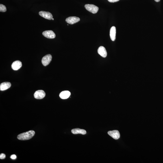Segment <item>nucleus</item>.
Here are the masks:
<instances>
[{"mask_svg":"<svg viewBox=\"0 0 163 163\" xmlns=\"http://www.w3.org/2000/svg\"><path fill=\"white\" fill-rule=\"evenodd\" d=\"M10 158L13 160L16 159V156L15 155H13L11 156Z\"/></svg>","mask_w":163,"mask_h":163,"instance_id":"17","label":"nucleus"},{"mask_svg":"<svg viewBox=\"0 0 163 163\" xmlns=\"http://www.w3.org/2000/svg\"><path fill=\"white\" fill-rule=\"evenodd\" d=\"M39 14L40 16L47 20H51L53 18L52 15L50 12L41 11Z\"/></svg>","mask_w":163,"mask_h":163,"instance_id":"6","label":"nucleus"},{"mask_svg":"<svg viewBox=\"0 0 163 163\" xmlns=\"http://www.w3.org/2000/svg\"><path fill=\"white\" fill-rule=\"evenodd\" d=\"M5 157H6V156L4 153H1L0 155V159H4L5 158Z\"/></svg>","mask_w":163,"mask_h":163,"instance_id":"16","label":"nucleus"},{"mask_svg":"<svg viewBox=\"0 0 163 163\" xmlns=\"http://www.w3.org/2000/svg\"><path fill=\"white\" fill-rule=\"evenodd\" d=\"M80 19L79 17L75 16H71L68 18L66 20V21L70 24H75L80 21Z\"/></svg>","mask_w":163,"mask_h":163,"instance_id":"5","label":"nucleus"},{"mask_svg":"<svg viewBox=\"0 0 163 163\" xmlns=\"http://www.w3.org/2000/svg\"><path fill=\"white\" fill-rule=\"evenodd\" d=\"M85 7L87 10L93 14H95L98 12L99 8L93 4H87L85 5Z\"/></svg>","mask_w":163,"mask_h":163,"instance_id":"2","label":"nucleus"},{"mask_svg":"<svg viewBox=\"0 0 163 163\" xmlns=\"http://www.w3.org/2000/svg\"><path fill=\"white\" fill-rule=\"evenodd\" d=\"M44 36L49 39H53L55 38L56 35L51 30L46 31L42 33Z\"/></svg>","mask_w":163,"mask_h":163,"instance_id":"7","label":"nucleus"},{"mask_svg":"<svg viewBox=\"0 0 163 163\" xmlns=\"http://www.w3.org/2000/svg\"><path fill=\"white\" fill-rule=\"evenodd\" d=\"M52 57L51 55L48 54L44 56L42 59V63L44 66H46L48 65L51 61Z\"/></svg>","mask_w":163,"mask_h":163,"instance_id":"3","label":"nucleus"},{"mask_svg":"<svg viewBox=\"0 0 163 163\" xmlns=\"http://www.w3.org/2000/svg\"><path fill=\"white\" fill-rule=\"evenodd\" d=\"M98 52L100 55L104 58L107 56V52L106 49L103 46H101L98 48Z\"/></svg>","mask_w":163,"mask_h":163,"instance_id":"10","label":"nucleus"},{"mask_svg":"<svg viewBox=\"0 0 163 163\" xmlns=\"http://www.w3.org/2000/svg\"><path fill=\"white\" fill-rule=\"evenodd\" d=\"M71 132L74 134H81L83 135H85L87 133V132L85 130L79 128H76L72 129L71 130Z\"/></svg>","mask_w":163,"mask_h":163,"instance_id":"14","label":"nucleus"},{"mask_svg":"<svg viewBox=\"0 0 163 163\" xmlns=\"http://www.w3.org/2000/svg\"><path fill=\"white\" fill-rule=\"evenodd\" d=\"M52 20H54V19H53H53H52Z\"/></svg>","mask_w":163,"mask_h":163,"instance_id":"20","label":"nucleus"},{"mask_svg":"<svg viewBox=\"0 0 163 163\" xmlns=\"http://www.w3.org/2000/svg\"><path fill=\"white\" fill-rule=\"evenodd\" d=\"M35 131L31 130L28 132L23 133L18 136L17 138L19 140H25L31 139L35 135Z\"/></svg>","mask_w":163,"mask_h":163,"instance_id":"1","label":"nucleus"},{"mask_svg":"<svg viewBox=\"0 0 163 163\" xmlns=\"http://www.w3.org/2000/svg\"><path fill=\"white\" fill-rule=\"evenodd\" d=\"M46 96V93L42 90H38L34 94V96L37 99H43Z\"/></svg>","mask_w":163,"mask_h":163,"instance_id":"4","label":"nucleus"},{"mask_svg":"<svg viewBox=\"0 0 163 163\" xmlns=\"http://www.w3.org/2000/svg\"><path fill=\"white\" fill-rule=\"evenodd\" d=\"M108 134L112 137L115 140H117L120 138V134L117 130L109 131Z\"/></svg>","mask_w":163,"mask_h":163,"instance_id":"8","label":"nucleus"},{"mask_svg":"<svg viewBox=\"0 0 163 163\" xmlns=\"http://www.w3.org/2000/svg\"><path fill=\"white\" fill-rule=\"evenodd\" d=\"M109 2H118L119 0H108Z\"/></svg>","mask_w":163,"mask_h":163,"instance_id":"18","label":"nucleus"},{"mask_svg":"<svg viewBox=\"0 0 163 163\" xmlns=\"http://www.w3.org/2000/svg\"><path fill=\"white\" fill-rule=\"evenodd\" d=\"M6 11V8L4 5L0 4V12H5Z\"/></svg>","mask_w":163,"mask_h":163,"instance_id":"15","label":"nucleus"},{"mask_svg":"<svg viewBox=\"0 0 163 163\" xmlns=\"http://www.w3.org/2000/svg\"><path fill=\"white\" fill-rule=\"evenodd\" d=\"M71 93L69 91H64L60 93L59 96L62 99H66L69 98L70 96Z\"/></svg>","mask_w":163,"mask_h":163,"instance_id":"13","label":"nucleus"},{"mask_svg":"<svg viewBox=\"0 0 163 163\" xmlns=\"http://www.w3.org/2000/svg\"><path fill=\"white\" fill-rule=\"evenodd\" d=\"M11 84L10 82H5L1 83L0 85V90L1 91H4L10 88Z\"/></svg>","mask_w":163,"mask_h":163,"instance_id":"11","label":"nucleus"},{"mask_svg":"<svg viewBox=\"0 0 163 163\" xmlns=\"http://www.w3.org/2000/svg\"><path fill=\"white\" fill-rule=\"evenodd\" d=\"M21 62L19 61H16L14 62L12 64V69L15 70H17L20 69L22 66Z\"/></svg>","mask_w":163,"mask_h":163,"instance_id":"9","label":"nucleus"},{"mask_svg":"<svg viewBox=\"0 0 163 163\" xmlns=\"http://www.w3.org/2000/svg\"><path fill=\"white\" fill-rule=\"evenodd\" d=\"M116 27L113 26L111 28L110 30V37L112 41H114L116 39Z\"/></svg>","mask_w":163,"mask_h":163,"instance_id":"12","label":"nucleus"},{"mask_svg":"<svg viewBox=\"0 0 163 163\" xmlns=\"http://www.w3.org/2000/svg\"><path fill=\"white\" fill-rule=\"evenodd\" d=\"M155 1H156V2H160V0H154Z\"/></svg>","mask_w":163,"mask_h":163,"instance_id":"19","label":"nucleus"}]
</instances>
